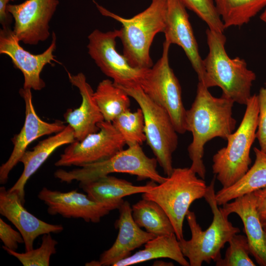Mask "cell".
I'll use <instances>...</instances> for the list:
<instances>
[{"label": "cell", "mask_w": 266, "mask_h": 266, "mask_svg": "<svg viewBox=\"0 0 266 266\" xmlns=\"http://www.w3.org/2000/svg\"><path fill=\"white\" fill-rule=\"evenodd\" d=\"M118 86L139 105L144 116L146 141L164 173L167 176L170 175L174 169L172 155L178 146V133L170 117L164 108L144 93L140 86Z\"/></svg>", "instance_id": "cell-8"}, {"label": "cell", "mask_w": 266, "mask_h": 266, "mask_svg": "<svg viewBox=\"0 0 266 266\" xmlns=\"http://www.w3.org/2000/svg\"><path fill=\"white\" fill-rule=\"evenodd\" d=\"M57 244L58 242L52 237L51 234L47 233L43 235L41 245L36 249L19 253L3 246L2 248L17 258L24 266H48L51 256L56 253Z\"/></svg>", "instance_id": "cell-29"}, {"label": "cell", "mask_w": 266, "mask_h": 266, "mask_svg": "<svg viewBox=\"0 0 266 266\" xmlns=\"http://www.w3.org/2000/svg\"><path fill=\"white\" fill-rule=\"evenodd\" d=\"M56 48V36L52 34L50 46L42 53L33 54L24 49L10 27L0 30V54L9 56L14 66L23 74V88L40 91L45 87L40 77L41 72L47 64L57 61L53 52Z\"/></svg>", "instance_id": "cell-13"}, {"label": "cell", "mask_w": 266, "mask_h": 266, "mask_svg": "<svg viewBox=\"0 0 266 266\" xmlns=\"http://www.w3.org/2000/svg\"><path fill=\"white\" fill-rule=\"evenodd\" d=\"M75 140L73 129L67 125L62 131L38 142L32 150H27L20 159L23 171L15 183L8 190L15 192L25 203V187L30 178L58 148Z\"/></svg>", "instance_id": "cell-21"}, {"label": "cell", "mask_w": 266, "mask_h": 266, "mask_svg": "<svg viewBox=\"0 0 266 266\" xmlns=\"http://www.w3.org/2000/svg\"><path fill=\"white\" fill-rule=\"evenodd\" d=\"M98 127V132L69 144L55 166L80 167L108 159L124 149L126 142L112 122L104 120Z\"/></svg>", "instance_id": "cell-11"}, {"label": "cell", "mask_w": 266, "mask_h": 266, "mask_svg": "<svg viewBox=\"0 0 266 266\" xmlns=\"http://www.w3.org/2000/svg\"><path fill=\"white\" fill-rule=\"evenodd\" d=\"M265 84H266V83H265Z\"/></svg>", "instance_id": "cell-39"}, {"label": "cell", "mask_w": 266, "mask_h": 266, "mask_svg": "<svg viewBox=\"0 0 266 266\" xmlns=\"http://www.w3.org/2000/svg\"><path fill=\"white\" fill-rule=\"evenodd\" d=\"M156 184L151 181L143 186H135L126 180L106 175L93 181L80 182L79 187L92 200L111 210L118 209L126 196L149 191Z\"/></svg>", "instance_id": "cell-22"}, {"label": "cell", "mask_w": 266, "mask_h": 266, "mask_svg": "<svg viewBox=\"0 0 266 266\" xmlns=\"http://www.w3.org/2000/svg\"><path fill=\"white\" fill-rule=\"evenodd\" d=\"M158 162L155 158L148 157L139 144L128 146L108 159L84 165L66 171L57 169L55 178L67 183L73 181L87 182L112 173H123L137 176L138 180L149 179L158 184L166 177L162 176L157 170Z\"/></svg>", "instance_id": "cell-7"}, {"label": "cell", "mask_w": 266, "mask_h": 266, "mask_svg": "<svg viewBox=\"0 0 266 266\" xmlns=\"http://www.w3.org/2000/svg\"><path fill=\"white\" fill-rule=\"evenodd\" d=\"M0 238L3 244V246L14 251H16L19 244L24 243L21 233L13 229L1 218Z\"/></svg>", "instance_id": "cell-33"}, {"label": "cell", "mask_w": 266, "mask_h": 266, "mask_svg": "<svg viewBox=\"0 0 266 266\" xmlns=\"http://www.w3.org/2000/svg\"><path fill=\"white\" fill-rule=\"evenodd\" d=\"M95 3L102 15L122 24L119 38L123 44V54L130 64L140 69L151 68L153 65L150 49L155 35L164 32L167 0H152L146 9L130 18L118 15Z\"/></svg>", "instance_id": "cell-3"}, {"label": "cell", "mask_w": 266, "mask_h": 266, "mask_svg": "<svg viewBox=\"0 0 266 266\" xmlns=\"http://www.w3.org/2000/svg\"><path fill=\"white\" fill-rule=\"evenodd\" d=\"M20 196L15 192L0 188V214L11 222L21 233L25 251L33 248L35 239L40 235L60 233L64 230L61 225L44 222L29 212L24 206Z\"/></svg>", "instance_id": "cell-17"}, {"label": "cell", "mask_w": 266, "mask_h": 266, "mask_svg": "<svg viewBox=\"0 0 266 266\" xmlns=\"http://www.w3.org/2000/svg\"><path fill=\"white\" fill-rule=\"evenodd\" d=\"M132 210L135 222L155 236L175 233L167 214L155 201L142 198L132 205Z\"/></svg>", "instance_id": "cell-25"}, {"label": "cell", "mask_w": 266, "mask_h": 266, "mask_svg": "<svg viewBox=\"0 0 266 266\" xmlns=\"http://www.w3.org/2000/svg\"><path fill=\"white\" fill-rule=\"evenodd\" d=\"M153 266H173L172 263H167L163 261H156L153 264Z\"/></svg>", "instance_id": "cell-36"}, {"label": "cell", "mask_w": 266, "mask_h": 266, "mask_svg": "<svg viewBox=\"0 0 266 266\" xmlns=\"http://www.w3.org/2000/svg\"><path fill=\"white\" fill-rule=\"evenodd\" d=\"M118 210L119 216L115 223V227L119 232L115 241L110 248L100 255L99 261H92L86 264V266H113L131 256L132 251L156 237L142 230L135 222L132 207L128 201H124Z\"/></svg>", "instance_id": "cell-16"}, {"label": "cell", "mask_w": 266, "mask_h": 266, "mask_svg": "<svg viewBox=\"0 0 266 266\" xmlns=\"http://www.w3.org/2000/svg\"><path fill=\"white\" fill-rule=\"evenodd\" d=\"M170 44L165 40L161 58L149 68L141 83L144 93L168 113L178 133L187 132L181 88L169 65Z\"/></svg>", "instance_id": "cell-9"}, {"label": "cell", "mask_w": 266, "mask_h": 266, "mask_svg": "<svg viewBox=\"0 0 266 266\" xmlns=\"http://www.w3.org/2000/svg\"><path fill=\"white\" fill-rule=\"evenodd\" d=\"M259 117L256 132L260 150L266 153V86L262 88L258 95Z\"/></svg>", "instance_id": "cell-32"}, {"label": "cell", "mask_w": 266, "mask_h": 266, "mask_svg": "<svg viewBox=\"0 0 266 266\" xmlns=\"http://www.w3.org/2000/svg\"><path fill=\"white\" fill-rule=\"evenodd\" d=\"M186 8L194 12L208 26V29L224 33L225 28L213 0H178Z\"/></svg>", "instance_id": "cell-31"}, {"label": "cell", "mask_w": 266, "mask_h": 266, "mask_svg": "<svg viewBox=\"0 0 266 266\" xmlns=\"http://www.w3.org/2000/svg\"><path fill=\"white\" fill-rule=\"evenodd\" d=\"M214 1L225 29L247 24L266 7V0H214Z\"/></svg>", "instance_id": "cell-27"}, {"label": "cell", "mask_w": 266, "mask_h": 266, "mask_svg": "<svg viewBox=\"0 0 266 266\" xmlns=\"http://www.w3.org/2000/svg\"><path fill=\"white\" fill-rule=\"evenodd\" d=\"M236 130L227 138V146L213 156V173L222 188L232 186L248 171L251 163L250 152L256 138L259 117L258 95L251 96Z\"/></svg>", "instance_id": "cell-5"}, {"label": "cell", "mask_w": 266, "mask_h": 266, "mask_svg": "<svg viewBox=\"0 0 266 266\" xmlns=\"http://www.w3.org/2000/svg\"><path fill=\"white\" fill-rule=\"evenodd\" d=\"M253 194L259 215H266V187L254 192Z\"/></svg>", "instance_id": "cell-34"}, {"label": "cell", "mask_w": 266, "mask_h": 266, "mask_svg": "<svg viewBox=\"0 0 266 266\" xmlns=\"http://www.w3.org/2000/svg\"><path fill=\"white\" fill-rule=\"evenodd\" d=\"M261 221L264 228V230L266 233V215L260 216Z\"/></svg>", "instance_id": "cell-37"}, {"label": "cell", "mask_w": 266, "mask_h": 266, "mask_svg": "<svg viewBox=\"0 0 266 266\" xmlns=\"http://www.w3.org/2000/svg\"><path fill=\"white\" fill-rule=\"evenodd\" d=\"M224 258L215 262L216 266H255L250 258L249 245L246 236L235 234L229 241Z\"/></svg>", "instance_id": "cell-30"}, {"label": "cell", "mask_w": 266, "mask_h": 266, "mask_svg": "<svg viewBox=\"0 0 266 266\" xmlns=\"http://www.w3.org/2000/svg\"><path fill=\"white\" fill-rule=\"evenodd\" d=\"M208 53L203 60L205 74L202 82L207 88L219 87L222 96L234 102L246 105L256 75L247 67L245 61L238 57L230 58L225 49L224 33L207 29Z\"/></svg>", "instance_id": "cell-2"}, {"label": "cell", "mask_w": 266, "mask_h": 266, "mask_svg": "<svg viewBox=\"0 0 266 266\" xmlns=\"http://www.w3.org/2000/svg\"><path fill=\"white\" fill-rule=\"evenodd\" d=\"M19 94L25 105V118L20 132L11 138L13 145L12 151L8 160L0 167V183L7 181L11 170L20 161L28 146L37 138L46 135L56 133L66 127L60 120L49 123L42 120L37 114L33 102L31 89L21 88Z\"/></svg>", "instance_id": "cell-14"}, {"label": "cell", "mask_w": 266, "mask_h": 266, "mask_svg": "<svg viewBox=\"0 0 266 266\" xmlns=\"http://www.w3.org/2000/svg\"><path fill=\"white\" fill-rule=\"evenodd\" d=\"M37 197L47 205L49 214H59L68 218H81L87 222L98 223L112 210L76 189L62 192L43 187Z\"/></svg>", "instance_id": "cell-15"}, {"label": "cell", "mask_w": 266, "mask_h": 266, "mask_svg": "<svg viewBox=\"0 0 266 266\" xmlns=\"http://www.w3.org/2000/svg\"><path fill=\"white\" fill-rule=\"evenodd\" d=\"M128 146L141 145L146 141L144 116L139 108L135 112L130 109L124 111L112 122Z\"/></svg>", "instance_id": "cell-28"}, {"label": "cell", "mask_w": 266, "mask_h": 266, "mask_svg": "<svg viewBox=\"0 0 266 266\" xmlns=\"http://www.w3.org/2000/svg\"><path fill=\"white\" fill-rule=\"evenodd\" d=\"M260 19L266 24V7L260 16Z\"/></svg>", "instance_id": "cell-38"}, {"label": "cell", "mask_w": 266, "mask_h": 266, "mask_svg": "<svg viewBox=\"0 0 266 266\" xmlns=\"http://www.w3.org/2000/svg\"><path fill=\"white\" fill-rule=\"evenodd\" d=\"M121 30L102 32L98 29L88 36V54L100 70L112 79L116 85L129 87L140 86L147 69L132 66L127 59L116 49V39Z\"/></svg>", "instance_id": "cell-10"}, {"label": "cell", "mask_w": 266, "mask_h": 266, "mask_svg": "<svg viewBox=\"0 0 266 266\" xmlns=\"http://www.w3.org/2000/svg\"><path fill=\"white\" fill-rule=\"evenodd\" d=\"M59 3L58 0H26L8 4L7 12L14 19L13 31L18 40L36 45L50 35L49 22Z\"/></svg>", "instance_id": "cell-12"}, {"label": "cell", "mask_w": 266, "mask_h": 266, "mask_svg": "<svg viewBox=\"0 0 266 266\" xmlns=\"http://www.w3.org/2000/svg\"><path fill=\"white\" fill-rule=\"evenodd\" d=\"M162 258L172 259L182 266H190L181 251L175 233L155 237L145 244L144 249L112 266H128Z\"/></svg>", "instance_id": "cell-24"}, {"label": "cell", "mask_w": 266, "mask_h": 266, "mask_svg": "<svg viewBox=\"0 0 266 266\" xmlns=\"http://www.w3.org/2000/svg\"><path fill=\"white\" fill-rule=\"evenodd\" d=\"M234 103L222 95L213 96L208 88L199 81L195 100L186 110V129L193 136L187 149L192 162L190 167L203 179L206 174L203 161L205 145L215 137L227 140L234 132L236 124L233 116Z\"/></svg>", "instance_id": "cell-1"}, {"label": "cell", "mask_w": 266, "mask_h": 266, "mask_svg": "<svg viewBox=\"0 0 266 266\" xmlns=\"http://www.w3.org/2000/svg\"><path fill=\"white\" fill-rule=\"evenodd\" d=\"M164 33L165 41L170 45L176 44L183 50L197 74L199 81L202 82L205 74L203 60L200 55L186 8L178 0H167Z\"/></svg>", "instance_id": "cell-18"}, {"label": "cell", "mask_w": 266, "mask_h": 266, "mask_svg": "<svg viewBox=\"0 0 266 266\" xmlns=\"http://www.w3.org/2000/svg\"><path fill=\"white\" fill-rule=\"evenodd\" d=\"M229 216L236 214L241 219L249 245L250 254L260 266H266V233L258 212L253 193L237 198L221 208Z\"/></svg>", "instance_id": "cell-20"}, {"label": "cell", "mask_w": 266, "mask_h": 266, "mask_svg": "<svg viewBox=\"0 0 266 266\" xmlns=\"http://www.w3.org/2000/svg\"><path fill=\"white\" fill-rule=\"evenodd\" d=\"M255 160L253 166L236 183L215 193L218 205L266 187V153L254 148Z\"/></svg>", "instance_id": "cell-23"}, {"label": "cell", "mask_w": 266, "mask_h": 266, "mask_svg": "<svg viewBox=\"0 0 266 266\" xmlns=\"http://www.w3.org/2000/svg\"><path fill=\"white\" fill-rule=\"evenodd\" d=\"M104 120L112 122L119 115L130 109V96L110 79L98 84L93 94Z\"/></svg>", "instance_id": "cell-26"}, {"label": "cell", "mask_w": 266, "mask_h": 266, "mask_svg": "<svg viewBox=\"0 0 266 266\" xmlns=\"http://www.w3.org/2000/svg\"><path fill=\"white\" fill-rule=\"evenodd\" d=\"M15 0H0V23L2 28L9 27L12 20L10 14L6 11V6L10 1Z\"/></svg>", "instance_id": "cell-35"}, {"label": "cell", "mask_w": 266, "mask_h": 266, "mask_svg": "<svg viewBox=\"0 0 266 266\" xmlns=\"http://www.w3.org/2000/svg\"><path fill=\"white\" fill-rule=\"evenodd\" d=\"M214 178L207 187L204 196L213 214V220L209 227L203 231L198 224L195 213L189 210L186 216L191 232V238L178 240L181 251L189 260L190 266H201L203 262L209 264L221 258V250L226 243L235 234L240 232L229 221L226 215L218 207L215 199Z\"/></svg>", "instance_id": "cell-4"}, {"label": "cell", "mask_w": 266, "mask_h": 266, "mask_svg": "<svg viewBox=\"0 0 266 266\" xmlns=\"http://www.w3.org/2000/svg\"><path fill=\"white\" fill-rule=\"evenodd\" d=\"M207 186L190 167L174 168L170 175L149 191L143 199L158 203L168 216L178 240L183 238V225L192 203L204 198Z\"/></svg>", "instance_id": "cell-6"}, {"label": "cell", "mask_w": 266, "mask_h": 266, "mask_svg": "<svg viewBox=\"0 0 266 266\" xmlns=\"http://www.w3.org/2000/svg\"><path fill=\"white\" fill-rule=\"evenodd\" d=\"M71 84L77 87L82 97L80 105L77 108H69L64 114L66 122L73 129L75 140H81L87 135L99 130L98 124L104 121L94 98L93 91L82 72L72 75L68 72Z\"/></svg>", "instance_id": "cell-19"}]
</instances>
